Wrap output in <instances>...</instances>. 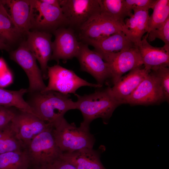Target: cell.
I'll list each match as a JSON object with an SVG mask.
<instances>
[{
	"label": "cell",
	"instance_id": "cell-1",
	"mask_svg": "<svg viewBox=\"0 0 169 169\" xmlns=\"http://www.w3.org/2000/svg\"><path fill=\"white\" fill-rule=\"evenodd\" d=\"M31 94V97L27 102L34 114L51 125L63 117L68 111L76 109V102L69 98V94L64 95L54 91Z\"/></svg>",
	"mask_w": 169,
	"mask_h": 169
},
{
	"label": "cell",
	"instance_id": "cell-9",
	"mask_svg": "<svg viewBox=\"0 0 169 169\" xmlns=\"http://www.w3.org/2000/svg\"><path fill=\"white\" fill-rule=\"evenodd\" d=\"M109 65L113 84L125 73L141 67L143 64L137 46L110 54L103 58Z\"/></svg>",
	"mask_w": 169,
	"mask_h": 169
},
{
	"label": "cell",
	"instance_id": "cell-31",
	"mask_svg": "<svg viewBox=\"0 0 169 169\" xmlns=\"http://www.w3.org/2000/svg\"><path fill=\"white\" fill-rule=\"evenodd\" d=\"M16 108L0 106V128L10 122L14 116Z\"/></svg>",
	"mask_w": 169,
	"mask_h": 169
},
{
	"label": "cell",
	"instance_id": "cell-25",
	"mask_svg": "<svg viewBox=\"0 0 169 169\" xmlns=\"http://www.w3.org/2000/svg\"><path fill=\"white\" fill-rule=\"evenodd\" d=\"M22 34L0 1V38L9 44L16 42Z\"/></svg>",
	"mask_w": 169,
	"mask_h": 169
},
{
	"label": "cell",
	"instance_id": "cell-19",
	"mask_svg": "<svg viewBox=\"0 0 169 169\" xmlns=\"http://www.w3.org/2000/svg\"><path fill=\"white\" fill-rule=\"evenodd\" d=\"M9 9V14L14 24L22 33H27L32 28V8L30 0L1 1Z\"/></svg>",
	"mask_w": 169,
	"mask_h": 169
},
{
	"label": "cell",
	"instance_id": "cell-10",
	"mask_svg": "<svg viewBox=\"0 0 169 169\" xmlns=\"http://www.w3.org/2000/svg\"><path fill=\"white\" fill-rule=\"evenodd\" d=\"M53 33L55 39L53 42V51L50 60L59 62L66 61L76 57L80 50L82 42L77 37L75 31L68 27H60Z\"/></svg>",
	"mask_w": 169,
	"mask_h": 169
},
{
	"label": "cell",
	"instance_id": "cell-20",
	"mask_svg": "<svg viewBox=\"0 0 169 169\" xmlns=\"http://www.w3.org/2000/svg\"><path fill=\"white\" fill-rule=\"evenodd\" d=\"M60 157L76 169H106L100 161V153L93 148H85L62 153Z\"/></svg>",
	"mask_w": 169,
	"mask_h": 169
},
{
	"label": "cell",
	"instance_id": "cell-32",
	"mask_svg": "<svg viewBox=\"0 0 169 169\" xmlns=\"http://www.w3.org/2000/svg\"><path fill=\"white\" fill-rule=\"evenodd\" d=\"M41 169H76L71 164L60 157Z\"/></svg>",
	"mask_w": 169,
	"mask_h": 169
},
{
	"label": "cell",
	"instance_id": "cell-11",
	"mask_svg": "<svg viewBox=\"0 0 169 169\" xmlns=\"http://www.w3.org/2000/svg\"><path fill=\"white\" fill-rule=\"evenodd\" d=\"M76 58L79 62L80 70L92 76L97 84L102 85L107 79H111L108 64L98 52L94 50H90L88 45L82 42Z\"/></svg>",
	"mask_w": 169,
	"mask_h": 169
},
{
	"label": "cell",
	"instance_id": "cell-16",
	"mask_svg": "<svg viewBox=\"0 0 169 169\" xmlns=\"http://www.w3.org/2000/svg\"><path fill=\"white\" fill-rule=\"evenodd\" d=\"M151 70L141 67L135 69L121 77L110 87L111 93L120 105L125 104L129 97L147 76Z\"/></svg>",
	"mask_w": 169,
	"mask_h": 169
},
{
	"label": "cell",
	"instance_id": "cell-21",
	"mask_svg": "<svg viewBox=\"0 0 169 169\" xmlns=\"http://www.w3.org/2000/svg\"><path fill=\"white\" fill-rule=\"evenodd\" d=\"M148 33L145 36L137 46L145 69L151 70L154 67H168L169 52L163 47H156L151 45L147 41Z\"/></svg>",
	"mask_w": 169,
	"mask_h": 169
},
{
	"label": "cell",
	"instance_id": "cell-24",
	"mask_svg": "<svg viewBox=\"0 0 169 169\" xmlns=\"http://www.w3.org/2000/svg\"><path fill=\"white\" fill-rule=\"evenodd\" d=\"M25 149L11 121L0 128V154Z\"/></svg>",
	"mask_w": 169,
	"mask_h": 169
},
{
	"label": "cell",
	"instance_id": "cell-34",
	"mask_svg": "<svg viewBox=\"0 0 169 169\" xmlns=\"http://www.w3.org/2000/svg\"><path fill=\"white\" fill-rule=\"evenodd\" d=\"M43 2L50 5L57 7L61 8L60 0H41Z\"/></svg>",
	"mask_w": 169,
	"mask_h": 169
},
{
	"label": "cell",
	"instance_id": "cell-35",
	"mask_svg": "<svg viewBox=\"0 0 169 169\" xmlns=\"http://www.w3.org/2000/svg\"><path fill=\"white\" fill-rule=\"evenodd\" d=\"M8 69L6 64L2 58H0V75Z\"/></svg>",
	"mask_w": 169,
	"mask_h": 169
},
{
	"label": "cell",
	"instance_id": "cell-27",
	"mask_svg": "<svg viewBox=\"0 0 169 169\" xmlns=\"http://www.w3.org/2000/svg\"><path fill=\"white\" fill-rule=\"evenodd\" d=\"M153 10L148 19L147 33L161 27L169 18V0H157Z\"/></svg>",
	"mask_w": 169,
	"mask_h": 169
},
{
	"label": "cell",
	"instance_id": "cell-12",
	"mask_svg": "<svg viewBox=\"0 0 169 169\" xmlns=\"http://www.w3.org/2000/svg\"><path fill=\"white\" fill-rule=\"evenodd\" d=\"M18 110L11 122L25 148L35 137L52 125L31 113Z\"/></svg>",
	"mask_w": 169,
	"mask_h": 169
},
{
	"label": "cell",
	"instance_id": "cell-13",
	"mask_svg": "<svg viewBox=\"0 0 169 169\" xmlns=\"http://www.w3.org/2000/svg\"><path fill=\"white\" fill-rule=\"evenodd\" d=\"M121 27L100 13L92 16L82 26L77 30L76 35L80 42L96 41L121 31Z\"/></svg>",
	"mask_w": 169,
	"mask_h": 169
},
{
	"label": "cell",
	"instance_id": "cell-6",
	"mask_svg": "<svg viewBox=\"0 0 169 169\" xmlns=\"http://www.w3.org/2000/svg\"><path fill=\"white\" fill-rule=\"evenodd\" d=\"M32 27L53 33L62 27H68L61 8L53 6L41 0H30Z\"/></svg>",
	"mask_w": 169,
	"mask_h": 169
},
{
	"label": "cell",
	"instance_id": "cell-3",
	"mask_svg": "<svg viewBox=\"0 0 169 169\" xmlns=\"http://www.w3.org/2000/svg\"><path fill=\"white\" fill-rule=\"evenodd\" d=\"M52 130L55 143L62 153L93 148L95 142L89 126L81 123L77 127L74 123H69L64 117L53 124Z\"/></svg>",
	"mask_w": 169,
	"mask_h": 169
},
{
	"label": "cell",
	"instance_id": "cell-15",
	"mask_svg": "<svg viewBox=\"0 0 169 169\" xmlns=\"http://www.w3.org/2000/svg\"><path fill=\"white\" fill-rule=\"evenodd\" d=\"M165 100L158 79L151 71L129 97L125 104L149 105Z\"/></svg>",
	"mask_w": 169,
	"mask_h": 169
},
{
	"label": "cell",
	"instance_id": "cell-22",
	"mask_svg": "<svg viewBox=\"0 0 169 169\" xmlns=\"http://www.w3.org/2000/svg\"><path fill=\"white\" fill-rule=\"evenodd\" d=\"M100 14L122 26L125 18L133 13L126 8L124 0H99Z\"/></svg>",
	"mask_w": 169,
	"mask_h": 169
},
{
	"label": "cell",
	"instance_id": "cell-33",
	"mask_svg": "<svg viewBox=\"0 0 169 169\" xmlns=\"http://www.w3.org/2000/svg\"><path fill=\"white\" fill-rule=\"evenodd\" d=\"M13 81L12 74L8 69L0 75V88L6 87L12 84Z\"/></svg>",
	"mask_w": 169,
	"mask_h": 169
},
{
	"label": "cell",
	"instance_id": "cell-5",
	"mask_svg": "<svg viewBox=\"0 0 169 169\" xmlns=\"http://www.w3.org/2000/svg\"><path fill=\"white\" fill-rule=\"evenodd\" d=\"M48 85L42 91H54L64 95L75 94L76 91L82 86L100 88L102 85L88 82L80 78L72 70L57 64L48 66Z\"/></svg>",
	"mask_w": 169,
	"mask_h": 169
},
{
	"label": "cell",
	"instance_id": "cell-8",
	"mask_svg": "<svg viewBox=\"0 0 169 169\" xmlns=\"http://www.w3.org/2000/svg\"><path fill=\"white\" fill-rule=\"evenodd\" d=\"M10 57L22 67L27 75L29 83L28 92H41L46 88V86L44 82L41 70L25 42L22 43L17 49L12 52Z\"/></svg>",
	"mask_w": 169,
	"mask_h": 169
},
{
	"label": "cell",
	"instance_id": "cell-14",
	"mask_svg": "<svg viewBox=\"0 0 169 169\" xmlns=\"http://www.w3.org/2000/svg\"><path fill=\"white\" fill-rule=\"evenodd\" d=\"M25 42L27 47L39 62L44 79H48V63L53 51L51 33L44 31H29Z\"/></svg>",
	"mask_w": 169,
	"mask_h": 169
},
{
	"label": "cell",
	"instance_id": "cell-26",
	"mask_svg": "<svg viewBox=\"0 0 169 169\" xmlns=\"http://www.w3.org/2000/svg\"><path fill=\"white\" fill-rule=\"evenodd\" d=\"M30 167L25 149L0 154V169H30Z\"/></svg>",
	"mask_w": 169,
	"mask_h": 169
},
{
	"label": "cell",
	"instance_id": "cell-18",
	"mask_svg": "<svg viewBox=\"0 0 169 169\" xmlns=\"http://www.w3.org/2000/svg\"><path fill=\"white\" fill-rule=\"evenodd\" d=\"M81 42L92 46L94 50L100 54L103 59L110 54L135 45L122 31L98 40H86Z\"/></svg>",
	"mask_w": 169,
	"mask_h": 169
},
{
	"label": "cell",
	"instance_id": "cell-36",
	"mask_svg": "<svg viewBox=\"0 0 169 169\" xmlns=\"http://www.w3.org/2000/svg\"><path fill=\"white\" fill-rule=\"evenodd\" d=\"M9 49V44H7L0 38V49H4L8 50Z\"/></svg>",
	"mask_w": 169,
	"mask_h": 169
},
{
	"label": "cell",
	"instance_id": "cell-30",
	"mask_svg": "<svg viewBox=\"0 0 169 169\" xmlns=\"http://www.w3.org/2000/svg\"><path fill=\"white\" fill-rule=\"evenodd\" d=\"M156 1L157 0H124L126 8L131 13H132V10L134 8L153 9Z\"/></svg>",
	"mask_w": 169,
	"mask_h": 169
},
{
	"label": "cell",
	"instance_id": "cell-4",
	"mask_svg": "<svg viewBox=\"0 0 169 169\" xmlns=\"http://www.w3.org/2000/svg\"><path fill=\"white\" fill-rule=\"evenodd\" d=\"M51 126L35 137L25 148L30 167L41 169L62 153L57 145Z\"/></svg>",
	"mask_w": 169,
	"mask_h": 169
},
{
	"label": "cell",
	"instance_id": "cell-28",
	"mask_svg": "<svg viewBox=\"0 0 169 169\" xmlns=\"http://www.w3.org/2000/svg\"><path fill=\"white\" fill-rule=\"evenodd\" d=\"M151 71L157 77L161 88L165 100L169 99V69L165 66H158L152 68Z\"/></svg>",
	"mask_w": 169,
	"mask_h": 169
},
{
	"label": "cell",
	"instance_id": "cell-17",
	"mask_svg": "<svg viewBox=\"0 0 169 169\" xmlns=\"http://www.w3.org/2000/svg\"><path fill=\"white\" fill-rule=\"evenodd\" d=\"M148 9L134 8V13L125 20L121 31L136 46L140 43L143 35L147 32L149 17Z\"/></svg>",
	"mask_w": 169,
	"mask_h": 169
},
{
	"label": "cell",
	"instance_id": "cell-2",
	"mask_svg": "<svg viewBox=\"0 0 169 169\" xmlns=\"http://www.w3.org/2000/svg\"><path fill=\"white\" fill-rule=\"evenodd\" d=\"M75 95L77 98L76 109L81 111L84 118L82 123L87 126L93 120L99 118L105 123H107L120 105L112 95L110 87L89 95Z\"/></svg>",
	"mask_w": 169,
	"mask_h": 169
},
{
	"label": "cell",
	"instance_id": "cell-23",
	"mask_svg": "<svg viewBox=\"0 0 169 169\" xmlns=\"http://www.w3.org/2000/svg\"><path fill=\"white\" fill-rule=\"evenodd\" d=\"M28 91V89H26L12 90L0 88V106L14 107L35 115L28 103L23 98L24 95Z\"/></svg>",
	"mask_w": 169,
	"mask_h": 169
},
{
	"label": "cell",
	"instance_id": "cell-29",
	"mask_svg": "<svg viewBox=\"0 0 169 169\" xmlns=\"http://www.w3.org/2000/svg\"><path fill=\"white\" fill-rule=\"evenodd\" d=\"M148 33L149 41H153L156 38L161 40L165 43L163 47L169 52V18L161 27L151 30Z\"/></svg>",
	"mask_w": 169,
	"mask_h": 169
},
{
	"label": "cell",
	"instance_id": "cell-7",
	"mask_svg": "<svg viewBox=\"0 0 169 169\" xmlns=\"http://www.w3.org/2000/svg\"><path fill=\"white\" fill-rule=\"evenodd\" d=\"M68 26L77 31L92 16L100 13L99 0H60Z\"/></svg>",
	"mask_w": 169,
	"mask_h": 169
}]
</instances>
